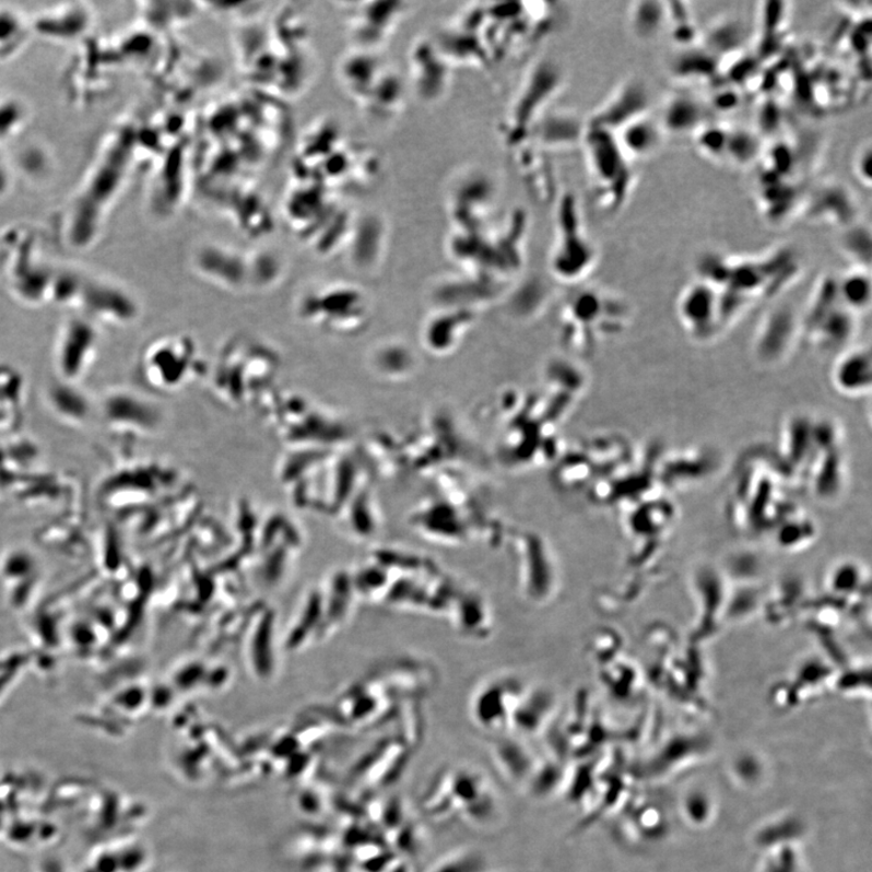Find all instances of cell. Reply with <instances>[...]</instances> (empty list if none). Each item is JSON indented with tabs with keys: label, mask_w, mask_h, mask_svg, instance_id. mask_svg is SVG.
<instances>
[{
	"label": "cell",
	"mask_w": 872,
	"mask_h": 872,
	"mask_svg": "<svg viewBox=\"0 0 872 872\" xmlns=\"http://www.w3.org/2000/svg\"><path fill=\"white\" fill-rule=\"evenodd\" d=\"M580 150L585 154L591 193L597 207L603 214H618L633 193L634 164L624 155L611 131L588 122Z\"/></svg>",
	"instance_id": "6da1fadb"
},
{
	"label": "cell",
	"mask_w": 872,
	"mask_h": 872,
	"mask_svg": "<svg viewBox=\"0 0 872 872\" xmlns=\"http://www.w3.org/2000/svg\"><path fill=\"white\" fill-rule=\"evenodd\" d=\"M565 81L561 64L552 59H540L530 66L499 125L500 139L509 152L529 143L535 122L555 105Z\"/></svg>",
	"instance_id": "7a4b0ae2"
},
{
	"label": "cell",
	"mask_w": 872,
	"mask_h": 872,
	"mask_svg": "<svg viewBox=\"0 0 872 872\" xmlns=\"http://www.w3.org/2000/svg\"><path fill=\"white\" fill-rule=\"evenodd\" d=\"M555 239L551 264L564 279L585 276L594 268L598 250L591 240L577 196L566 191L555 200Z\"/></svg>",
	"instance_id": "3957f363"
},
{
	"label": "cell",
	"mask_w": 872,
	"mask_h": 872,
	"mask_svg": "<svg viewBox=\"0 0 872 872\" xmlns=\"http://www.w3.org/2000/svg\"><path fill=\"white\" fill-rule=\"evenodd\" d=\"M497 203L495 177L483 167H463L447 182L445 207L451 229L487 227Z\"/></svg>",
	"instance_id": "277c9868"
},
{
	"label": "cell",
	"mask_w": 872,
	"mask_h": 872,
	"mask_svg": "<svg viewBox=\"0 0 872 872\" xmlns=\"http://www.w3.org/2000/svg\"><path fill=\"white\" fill-rule=\"evenodd\" d=\"M511 541L517 554L522 596L534 605H547L562 589L561 568L553 547L544 537L534 532L514 533Z\"/></svg>",
	"instance_id": "5b68a950"
},
{
	"label": "cell",
	"mask_w": 872,
	"mask_h": 872,
	"mask_svg": "<svg viewBox=\"0 0 872 872\" xmlns=\"http://www.w3.org/2000/svg\"><path fill=\"white\" fill-rule=\"evenodd\" d=\"M410 86L421 104L434 106L449 95L453 67L447 62L433 38H419L409 52Z\"/></svg>",
	"instance_id": "8992f818"
},
{
	"label": "cell",
	"mask_w": 872,
	"mask_h": 872,
	"mask_svg": "<svg viewBox=\"0 0 872 872\" xmlns=\"http://www.w3.org/2000/svg\"><path fill=\"white\" fill-rule=\"evenodd\" d=\"M527 686L514 675L499 674L479 685L471 702V714L476 724L490 731H500L510 726Z\"/></svg>",
	"instance_id": "52a82bcc"
},
{
	"label": "cell",
	"mask_w": 872,
	"mask_h": 872,
	"mask_svg": "<svg viewBox=\"0 0 872 872\" xmlns=\"http://www.w3.org/2000/svg\"><path fill=\"white\" fill-rule=\"evenodd\" d=\"M651 95L637 78L622 82L587 119L588 125L616 132L631 121L650 115Z\"/></svg>",
	"instance_id": "ba28073f"
},
{
	"label": "cell",
	"mask_w": 872,
	"mask_h": 872,
	"mask_svg": "<svg viewBox=\"0 0 872 872\" xmlns=\"http://www.w3.org/2000/svg\"><path fill=\"white\" fill-rule=\"evenodd\" d=\"M677 313L693 338L712 337L723 321L720 291L702 281L690 285L680 296Z\"/></svg>",
	"instance_id": "9c48e42d"
},
{
	"label": "cell",
	"mask_w": 872,
	"mask_h": 872,
	"mask_svg": "<svg viewBox=\"0 0 872 872\" xmlns=\"http://www.w3.org/2000/svg\"><path fill=\"white\" fill-rule=\"evenodd\" d=\"M587 121L574 110L552 107L535 122L529 143L545 154L580 149Z\"/></svg>",
	"instance_id": "30bf717a"
},
{
	"label": "cell",
	"mask_w": 872,
	"mask_h": 872,
	"mask_svg": "<svg viewBox=\"0 0 872 872\" xmlns=\"http://www.w3.org/2000/svg\"><path fill=\"white\" fill-rule=\"evenodd\" d=\"M802 211L815 223L847 228L857 222L858 207L855 196L845 185L832 181L808 193Z\"/></svg>",
	"instance_id": "8fae6325"
},
{
	"label": "cell",
	"mask_w": 872,
	"mask_h": 872,
	"mask_svg": "<svg viewBox=\"0 0 872 872\" xmlns=\"http://www.w3.org/2000/svg\"><path fill=\"white\" fill-rule=\"evenodd\" d=\"M412 522L423 539L443 545H463L483 537L471 521L446 507L423 509Z\"/></svg>",
	"instance_id": "7c38bea8"
},
{
	"label": "cell",
	"mask_w": 872,
	"mask_h": 872,
	"mask_svg": "<svg viewBox=\"0 0 872 872\" xmlns=\"http://www.w3.org/2000/svg\"><path fill=\"white\" fill-rule=\"evenodd\" d=\"M357 299L361 296L353 291L323 290L320 295L307 297L302 305V311L317 326L340 333L352 329L346 319L355 315Z\"/></svg>",
	"instance_id": "4fadbf2b"
},
{
	"label": "cell",
	"mask_w": 872,
	"mask_h": 872,
	"mask_svg": "<svg viewBox=\"0 0 872 872\" xmlns=\"http://www.w3.org/2000/svg\"><path fill=\"white\" fill-rule=\"evenodd\" d=\"M708 114L709 108L704 101L695 95L677 92L664 99L661 115L657 119L665 137H693L707 125Z\"/></svg>",
	"instance_id": "5bb4252c"
},
{
	"label": "cell",
	"mask_w": 872,
	"mask_h": 872,
	"mask_svg": "<svg viewBox=\"0 0 872 872\" xmlns=\"http://www.w3.org/2000/svg\"><path fill=\"white\" fill-rule=\"evenodd\" d=\"M625 156L634 164L652 158L665 140V133L651 115L637 118L613 133Z\"/></svg>",
	"instance_id": "9a60e30c"
},
{
	"label": "cell",
	"mask_w": 872,
	"mask_h": 872,
	"mask_svg": "<svg viewBox=\"0 0 872 872\" xmlns=\"http://www.w3.org/2000/svg\"><path fill=\"white\" fill-rule=\"evenodd\" d=\"M511 153L522 181L534 199L544 201V203L551 201L555 197L556 185L553 165L547 160V154L535 149L531 143H527Z\"/></svg>",
	"instance_id": "2e32d148"
},
{
	"label": "cell",
	"mask_w": 872,
	"mask_h": 872,
	"mask_svg": "<svg viewBox=\"0 0 872 872\" xmlns=\"http://www.w3.org/2000/svg\"><path fill=\"white\" fill-rule=\"evenodd\" d=\"M833 385L846 397H862L870 393L872 385V361L870 349H855L841 355L833 367Z\"/></svg>",
	"instance_id": "e0dca14e"
},
{
	"label": "cell",
	"mask_w": 872,
	"mask_h": 872,
	"mask_svg": "<svg viewBox=\"0 0 872 872\" xmlns=\"http://www.w3.org/2000/svg\"><path fill=\"white\" fill-rule=\"evenodd\" d=\"M457 632L464 636L484 637L490 633L492 614L486 600L479 592L461 589L449 613Z\"/></svg>",
	"instance_id": "ac0fdd59"
},
{
	"label": "cell",
	"mask_w": 872,
	"mask_h": 872,
	"mask_svg": "<svg viewBox=\"0 0 872 872\" xmlns=\"http://www.w3.org/2000/svg\"><path fill=\"white\" fill-rule=\"evenodd\" d=\"M555 708L556 698L551 690L527 688L510 726L522 733L539 732L553 718Z\"/></svg>",
	"instance_id": "d6986e66"
},
{
	"label": "cell",
	"mask_w": 872,
	"mask_h": 872,
	"mask_svg": "<svg viewBox=\"0 0 872 872\" xmlns=\"http://www.w3.org/2000/svg\"><path fill=\"white\" fill-rule=\"evenodd\" d=\"M409 11L410 4L404 2L377 3L367 9L364 16L366 43L378 46L387 40Z\"/></svg>",
	"instance_id": "ffe728a7"
},
{
	"label": "cell",
	"mask_w": 872,
	"mask_h": 872,
	"mask_svg": "<svg viewBox=\"0 0 872 872\" xmlns=\"http://www.w3.org/2000/svg\"><path fill=\"white\" fill-rule=\"evenodd\" d=\"M628 22L637 39L653 40L669 25L667 3L651 2V0L636 2L629 8Z\"/></svg>",
	"instance_id": "44dd1931"
},
{
	"label": "cell",
	"mask_w": 872,
	"mask_h": 872,
	"mask_svg": "<svg viewBox=\"0 0 872 872\" xmlns=\"http://www.w3.org/2000/svg\"><path fill=\"white\" fill-rule=\"evenodd\" d=\"M763 154V141L757 132L743 128L730 129L726 145V164L745 169L762 158Z\"/></svg>",
	"instance_id": "7402d4cb"
},
{
	"label": "cell",
	"mask_w": 872,
	"mask_h": 872,
	"mask_svg": "<svg viewBox=\"0 0 872 872\" xmlns=\"http://www.w3.org/2000/svg\"><path fill=\"white\" fill-rule=\"evenodd\" d=\"M672 67L677 81L704 82L718 71V60L708 50L693 47L677 54Z\"/></svg>",
	"instance_id": "603a6c76"
},
{
	"label": "cell",
	"mask_w": 872,
	"mask_h": 872,
	"mask_svg": "<svg viewBox=\"0 0 872 872\" xmlns=\"http://www.w3.org/2000/svg\"><path fill=\"white\" fill-rule=\"evenodd\" d=\"M838 296L846 308L853 311L865 310L871 302V278L865 268L855 267L842 278L837 279Z\"/></svg>",
	"instance_id": "cb8c5ba5"
},
{
	"label": "cell",
	"mask_w": 872,
	"mask_h": 872,
	"mask_svg": "<svg viewBox=\"0 0 872 872\" xmlns=\"http://www.w3.org/2000/svg\"><path fill=\"white\" fill-rule=\"evenodd\" d=\"M707 48L711 55L727 54L742 47L745 30L740 20H720L707 35Z\"/></svg>",
	"instance_id": "d4e9b609"
},
{
	"label": "cell",
	"mask_w": 872,
	"mask_h": 872,
	"mask_svg": "<svg viewBox=\"0 0 872 872\" xmlns=\"http://www.w3.org/2000/svg\"><path fill=\"white\" fill-rule=\"evenodd\" d=\"M730 127L708 121L693 135L698 153L707 160L723 164Z\"/></svg>",
	"instance_id": "484cf974"
},
{
	"label": "cell",
	"mask_w": 872,
	"mask_h": 872,
	"mask_svg": "<svg viewBox=\"0 0 872 872\" xmlns=\"http://www.w3.org/2000/svg\"><path fill=\"white\" fill-rule=\"evenodd\" d=\"M844 252L856 262L855 267L865 268L870 271L871 261V231L869 227L856 222L846 228L841 238Z\"/></svg>",
	"instance_id": "4316f807"
},
{
	"label": "cell",
	"mask_w": 872,
	"mask_h": 872,
	"mask_svg": "<svg viewBox=\"0 0 872 872\" xmlns=\"http://www.w3.org/2000/svg\"><path fill=\"white\" fill-rule=\"evenodd\" d=\"M871 167H872V145L870 141H867L865 143L860 145L859 150L855 155L853 174L857 178V181L868 189H870L872 186Z\"/></svg>",
	"instance_id": "83f0119b"
}]
</instances>
